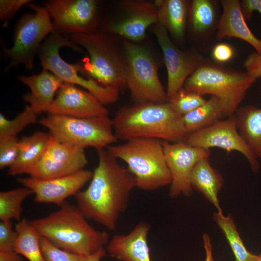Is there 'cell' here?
<instances>
[{"label": "cell", "mask_w": 261, "mask_h": 261, "mask_svg": "<svg viewBox=\"0 0 261 261\" xmlns=\"http://www.w3.org/2000/svg\"><path fill=\"white\" fill-rule=\"evenodd\" d=\"M224 118L218 99L216 96H211L204 104L183 116L182 123L188 135Z\"/></svg>", "instance_id": "cell-27"}, {"label": "cell", "mask_w": 261, "mask_h": 261, "mask_svg": "<svg viewBox=\"0 0 261 261\" xmlns=\"http://www.w3.org/2000/svg\"><path fill=\"white\" fill-rule=\"evenodd\" d=\"M126 61V82L134 103H164L166 90L160 81L158 67L149 51L144 46L123 40Z\"/></svg>", "instance_id": "cell-9"}, {"label": "cell", "mask_w": 261, "mask_h": 261, "mask_svg": "<svg viewBox=\"0 0 261 261\" xmlns=\"http://www.w3.org/2000/svg\"><path fill=\"white\" fill-rule=\"evenodd\" d=\"M234 115L240 135L255 157L261 160V108L239 107Z\"/></svg>", "instance_id": "cell-26"}, {"label": "cell", "mask_w": 261, "mask_h": 261, "mask_svg": "<svg viewBox=\"0 0 261 261\" xmlns=\"http://www.w3.org/2000/svg\"><path fill=\"white\" fill-rule=\"evenodd\" d=\"M15 230L18 234L15 251L29 261H46L40 246V236L29 220L21 219L16 224Z\"/></svg>", "instance_id": "cell-28"}, {"label": "cell", "mask_w": 261, "mask_h": 261, "mask_svg": "<svg viewBox=\"0 0 261 261\" xmlns=\"http://www.w3.org/2000/svg\"><path fill=\"white\" fill-rule=\"evenodd\" d=\"M19 139L16 137L0 139V169L10 168L15 161L19 152Z\"/></svg>", "instance_id": "cell-34"}, {"label": "cell", "mask_w": 261, "mask_h": 261, "mask_svg": "<svg viewBox=\"0 0 261 261\" xmlns=\"http://www.w3.org/2000/svg\"><path fill=\"white\" fill-rule=\"evenodd\" d=\"M18 80L30 89L23 99L37 115L47 110L54 96L63 82L51 72L45 69L38 74L19 75Z\"/></svg>", "instance_id": "cell-21"}, {"label": "cell", "mask_w": 261, "mask_h": 261, "mask_svg": "<svg viewBox=\"0 0 261 261\" xmlns=\"http://www.w3.org/2000/svg\"><path fill=\"white\" fill-rule=\"evenodd\" d=\"M33 194L29 188L23 187L0 192V220L18 221L21 219L22 204L24 200Z\"/></svg>", "instance_id": "cell-30"}, {"label": "cell", "mask_w": 261, "mask_h": 261, "mask_svg": "<svg viewBox=\"0 0 261 261\" xmlns=\"http://www.w3.org/2000/svg\"><path fill=\"white\" fill-rule=\"evenodd\" d=\"M244 65L250 75L257 79L261 77V54L256 52L250 54L245 60Z\"/></svg>", "instance_id": "cell-38"}, {"label": "cell", "mask_w": 261, "mask_h": 261, "mask_svg": "<svg viewBox=\"0 0 261 261\" xmlns=\"http://www.w3.org/2000/svg\"><path fill=\"white\" fill-rule=\"evenodd\" d=\"M162 142L166 161L172 176L170 196L190 195L193 189L190 182L193 169L198 161L208 159L210 150L190 145L185 141Z\"/></svg>", "instance_id": "cell-14"}, {"label": "cell", "mask_w": 261, "mask_h": 261, "mask_svg": "<svg viewBox=\"0 0 261 261\" xmlns=\"http://www.w3.org/2000/svg\"><path fill=\"white\" fill-rule=\"evenodd\" d=\"M234 56V50L229 44L222 43L216 44L213 48L212 56L218 63H223L230 60Z\"/></svg>", "instance_id": "cell-37"}, {"label": "cell", "mask_w": 261, "mask_h": 261, "mask_svg": "<svg viewBox=\"0 0 261 261\" xmlns=\"http://www.w3.org/2000/svg\"><path fill=\"white\" fill-rule=\"evenodd\" d=\"M65 36L54 31L41 44L38 54L43 69L51 72L63 82L84 88L103 105L116 102L118 90L103 87L92 79L84 77L80 74L76 63L70 64L61 58L59 51L62 47H69L77 52L82 51L78 45Z\"/></svg>", "instance_id": "cell-10"}, {"label": "cell", "mask_w": 261, "mask_h": 261, "mask_svg": "<svg viewBox=\"0 0 261 261\" xmlns=\"http://www.w3.org/2000/svg\"><path fill=\"white\" fill-rule=\"evenodd\" d=\"M112 121L118 140L148 138L177 143L185 141L187 136L182 116L174 111L167 102L123 106L117 111Z\"/></svg>", "instance_id": "cell-2"}, {"label": "cell", "mask_w": 261, "mask_h": 261, "mask_svg": "<svg viewBox=\"0 0 261 261\" xmlns=\"http://www.w3.org/2000/svg\"><path fill=\"white\" fill-rule=\"evenodd\" d=\"M122 4L128 13L126 16L101 30L134 43L142 41L148 28L158 23L156 4L143 0L125 1Z\"/></svg>", "instance_id": "cell-18"}, {"label": "cell", "mask_w": 261, "mask_h": 261, "mask_svg": "<svg viewBox=\"0 0 261 261\" xmlns=\"http://www.w3.org/2000/svg\"><path fill=\"white\" fill-rule=\"evenodd\" d=\"M38 115L28 105L14 119H8L0 114V139L16 137L26 127L36 122Z\"/></svg>", "instance_id": "cell-31"}, {"label": "cell", "mask_w": 261, "mask_h": 261, "mask_svg": "<svg viewBox=\"0 0 261 261\" xmlns=\"http://www.w3.org/2000/svg\"><path fill=\"white\" fill-rule=\"evenodd\" d=\"M0 261H23L21 255L15 251H0Z\"/></svg>", "instance_id": "cell-40"}, {"label": "cell", "mask_w": 261, "mask_h": 261, "mask_svg": "<svg viewBox=\"0 0 261 261\" xmlns=\"http://www.w3.org/2000/svg\"><path fill=\"white\" fill-rule=\"evenodd\" d=\"M203 241L205 251V259L204 261H214L210 238L207 234H204L203 235Z\"/></svg>", "instance_id": "cell-41"}, {"label": "cell", "mask_w": 261, "mask_h": 261, "mask_svg": "<svg viewBox=\"0 0 261 261\" xmlns=\"http://www.w3.org/2000/svg\"><path fill=\"white\" fill-rule=\"evenodd\" d=\"M107 254L105 248H102L98 251L91 255L84 256L83 261H101L102 259Z\"/></svg>", "instance_id": "cell-42"}, {"label": "cell", "mask_w": 261, "mask_h": 261, "mask_svg": "<svg viewBox=\"0 0 261 261\" xmlns=\"http://www.w3.org/2000/svg\"><path fill=\"white\" fill-rule=\"evenodd\" d=\"M40 243L46 261H83L84 256L60 248L44 237L40 236Z\"/></svg>", "instance_id": "cell-33"}, {"label": "cell", "mask_w": 261, "mask_h": 261, "mask_svg": "<svg viewBox=\"0 0 261 261\" xmlns=\"http://www.w3.org/2000/svg\"></svg>", "instance_id": "cell-44"}, {"label": "cell", "mask_w": 261, "mask_h": 261, "mask_svg": "<svg viewBox=\"0 0 261 261\" xmlns=\"http://www.w3.org/2000/svg\"><path fill=\"white\" fill-rule=\"evenodd\" d=\"M39 123L58 141L83 148H106L118 140L108 116L78 118L49 114Z\"/></svg>", "instance_id": "cell-7"}, {"label": "cell", "mask_w": 261, "mask_h": 261, "mask_svg": "<svg viewBox=\"0 0 261 261\" xmlns=\"http://www.w3.org/2000/svg\"><path fill=\"white\" fill-rule=\"evenodd\" d=\"M256 261H261V254L258 255V258Z\"/></svg>", "instance_id": "cell-43"}, {"label": "cell", "mask_w": 261, "mask_h": 261, "mask_svg": "<svg viewBox=\"0 0 261 261\" xmlns=\"http://www.w3.org/2000/svg\"><path fill=\"white\" fill-rule=\"evenodd\" d=\"M150 229L148 223L141 222L128 234L114 235L107 245V254L120 261H152L147 242Z\"/></svg>", "instance_id": "cell-19"}, {"label": "cell", "mask_w": 261, "mask_h": 261, "mask_svg": "<svg viewBox=\"0 0 261 261\" xmlns=\"http://www.w3.org/2000/svg\"><path fill=\"white\" fill-rule=\"evenodd\" d=\"M257 79L247 72L205 61L186 80L183 88L217 97L224 118L233 115Z\"/></svg>", "instance_id": "cell-6"}, {"label": "cell", "mask_w": 261, "mask_h": 261, "mask_svg": "<svg viewBox=\"0 0 261 261\" xmlns=\"http://www.w3.org/2000/svg\"><path fill=\"white\" fill-rule=\"evenodd\" d=\"M206 101L203 96L183 87L169 98L167 102L174 111L183 116L200 107Z\"/></svg>", "instance_id": "cell-32"}, {"label": "cell", "mask_w": 261, "mask_h": 261, "mask_svg": "<svg viewBox=\"0 0 261 261\" xmlns=\"http://www.w3.org/2000/svg\"><path fill=\"white\" fill-rule=\"evenodd\" d=\"M18 234L14 230L11 220H0V251H15Z\"/></svg>", "instance_id": "cell-35"}, {"label": "cell", "mask_w": 261, "mask_h": 261, "mask_svg": "<svg viewBox=\"0 0 261 261\" xmlns=\"http://www.w3.org/2000/svg\"><path fill=\"white\" fill-rule=\"evenodd\" d=\"M98 164L87 188L75 195L77 207L87 219L114 230L126 209L135 179L106 148L97 150Z\"/></svg>", "instance_id": "cell-1"}, {"label": "cell", "mask_w": 261, "mask_h": 261, "mask_svg": "<svg viewBox=\"0 0 261 261\" xmlns=\"http://www.w3.org/2000/svg\"><path fill=\"white\" fill-rule=\"evenodd\" d=\"M47 112L78 118L108 116L109 113L104 105L90 92L65 82L58 91Z\"/></svg>", "instance_id": "cell-17"}, {"label": "cell", "mask_w": 261, "mask_h": 261, "mask_svg": "<svg viewBox=\"0 0 261 261\" xmlns=\"http://www.w3.org/2000/svg\"><path fill=\"white\" fill-rule=\"evenodd\" d=\"M70 39L84 48L89 58L76 63L79 72L100 85L120 90L126 87V61L115 36L102 30L72 35Z\"/></svg>", "instance_id": "cell-4"}, {"label": "cell", "mask_w": 261, "mask_h": 261, "mask_svg": "<svg viewBox=\"0 0 261 261\" xmlns=\"http://www.w3.org/2000/svg\"><path fill=\"white\" fill-rule=\"evenodd\" d=\"M44 7L49 14L55 31L63 35L89 33L98 30L99 2L96 0H49Z\"/></svg>", "instance_id": "cell-11"}, {"label": "cell", "mask_w": 261, "mask_h": 261, "mask_svg": "<svg viewBox=\"0 0 261 261\" xmlns=\"http://www.w3.org/2000/svg\"><path fill=\"white\" fill-rule=\"evenodd\" d=\"M60 207L44 218L29 220L40 236L83 256L95 253L107 245L108 233L95 229L77 206L65 202Z\"/></svg>", "instance_id": "cell-3"}, {"label": "cell", "mask_w": 261, "mask_h": 261, "mask_svg": "<svg viewBox=\"0 0 261 261\" xmlns=\"http://www.w3.org/2000/svg\"><path fill=\"white\" fill-rule=\"evenodd\" d=\"M242 11L246 20H250L253 12L257 11L261 15V0H242L240 1Z\"/></svg>", "instance_id": "cell-39"}, {"label": "cell", "mask_w": 261, "mask_h": 261, "mask_svg": "<svg viewBox=\"0 0 261 261\" xmlns=\"http://www.w3.org/2000/svg\"><path fill=\"white\" fill-rule=\"evenodd\" d=\"M223 179L217 170L211 165L208 159L198 161L194 166L190 176L192 188L201 192L205 198L222 213L218 194L223 184Z\"/></svg>", "instance_id": "cell-25"}, {"label": "cell", "mask_w": 261, "mask_h": 261, "mask_svg": "<svg viewBox=\"0 0 261 261\" xmlns=\"http://www.w3.org/2000/svg\"><path fill=\"white\" fill-rule=\"evenodd\" d=\"M92 175V171L84 169L62 177L42 179L29 176L18 178L17 181L32 190L36 203H54L60 206L67 198L80 191L90 181Z\"/></svg>", "instance_id": "cell-16"}, {"label": "cell", "mask_w": 261, "mask_h": 261, "mask_svg": "<svg viewBox=\"0 0 261 261\" xmlns=\"http://www.w3.org/2000/svg\"><path fill=\"white\" fill-rule=\"evenodd\" d=\"M213 218L221 230L232 249L235 261H256L258 255L249 251L238 233L232 218L222 213L214 214Z\"/></svg>", "instance_id": "cell-29"}, {"label": "cell", "mask_w": 261, "mask_h": 261, "mask_svg": "<svg viewBox=\"0 0 261 261\" xmlns=\"http://www.w3.org/2000/svg\"><path fill=\"white\" fill-rule=\"evenodd\" d=\"M219 18L218 1L193 0L190 2L188 24L196 37L203 39L217 31Z\"/></svg>", "instance_id": "cell-24"}, {"label": "cell", "mask_w": 261, "mask_h": 261, "mask_svg": "<svg viewBox=\"0 0 261 261\" xmlns=\"http://www.w3.org/2000/svg\"><path fill=\"white\" fill-rule=\"evenodd\" d=\"M222 13L217 29L218 39L235 38L252 46L261 54V39L256 37L248 27L238 0H221Z\"/></svg>", "instance_id": "cell-20"}, {"label": "cell", "mask_w": 261, "mask_h": 261, "mask_svg": "<svg viewBox=\"0 0 261 261\" xmlns=\"http://www.w3.org/2000/svg\"><path fill=\"white\" fill-rule=\"evenodd\" d=\"M117 160L124 161L134 176L136 188L154 190L170 185L172 176L168 167L162 141L136 138L106 148Z\"/></svg>", "instance_id": "cell-5"}, {"label": "cell", "mask_w": 261, "mask_h": 261, "mask_svg": "<svg viewBox=\"0 0 261 261\" xmlns=\"http://www.w3.org/2000/svg\"><path fill=\"white\" fill-rule=\"evenodd\" d=\"M152 30L162 50L167 70L168 99L183 87L187 79L205 60L197 52L179 49L173 44L167 30L160 24L153 25Z\"/></svg>", "instance_id": "cell-13"}, {"label": "cell", "mask_w": 261, "mask_h": 261, "mask_svg": "<svg viewBox=\"0 0 261 261\" xmlns=\"http://www.w3.org/2000/svg\"><path fill=\"white\" fill-rule=\"evenodd\" d=\"M51 135L41 131L25 136L19 140V152L14 163L8 170L10 175L28 174L44 155Z\"/></svg>", "instance_id": "cell-22"}, {"label": "cell", "mask_w": 261, "mask_h": 261, "mask_svg": "<svg viewBox=\"0 0 261 261\" xmlns=\"http://www.w3.org/2000/svg\"><path fill=\"white\" fill-rule=\"evenodd\" d=\"M87 162L84 148L59 142L51 136L44 155L29 174L42 179L65 176L84 170Z\"/></svg>", "instance_id": "cell-15"}, {"label": "cell", "mask_w": 261, "mask_h": 261, "mask_svg": "<svg viewBox=\"0 0 261 261\" xmlns=\"http://www.w3.org/2000/svg\"><path fill=\"white\" fill-rule=\"evenodd\" d=\"M154 3L158 9V23L175 40H183L188 24L190 2L186 0H159Z\"/></svg>", "instance_id": "cell-23"}, {"label": "cell", "mask_w": 261, "mask_h": 261, "mask_svg": "<svg viewBox=\"0 0 261 261\" xmlns=\"http://www.w3.org/2000/svg\"><path fill=\"white\" fill-rule=\"evenodd\" d=\"M28 6L33 12L24 14L18 20L13 45L9 48L2 44L3 54L9 60L4 69L5 72L20 65L32 70L35 57L43 41L55 31L50 16L44 6L30 2Z\"/></svg>", "instance_id": "cell-8"}, {"label": "cell", "mask_w": 261, "mask_h": 261, "mask_svg": "<svg viewBox=\"0 0 261 261\" xmlns=\"http://www.w3.org/2000/svg\"><path fill=\"white\" fill-rule=\"evenodd\" d=\"M185 142L190 145L206 150L218 147L229 152H238L245 157L254 172H257L259 170L258 159L239 132L234 114L188 134Z\"/></svg>", "instance_id": "cell-12"}, {"label": "cell", "mask_w": 261, "mask_h": 261, "mask_svg": "<svg viewBox=\"0 0 261 261\" xmlns=\"http://www.w3.org/2000/svg\"><path fill=\"white\" fill-rule=\"evenodd\" d=\"M30 0H0V19L2 27L6 28L10 20L24 5L30 2Z\"/></svg>", "instance_id": "cell-36"}]
</instances>
